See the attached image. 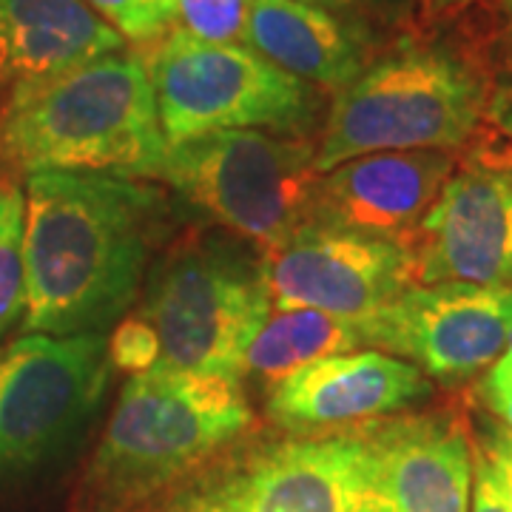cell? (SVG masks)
<instances>
[{"label":"cell","mask_w":512,"mask_h":512,"mask_svg":"<svg viewBox=\"0 0 512 512\" xmlns=\"http://www.w3.org/2000/svg\"><path fill=\"white\" fill-rule=\"evenodd\" d=\"M168 154L146 57L111 52L18 86L0 103V163L20 174L160 177Z\"/></svg>","instance_id":"cell-2"},{"label":"cell","mask_w":512,"mask_h":512,"mask_svg":"<svg viewBox=\"0 0 512 512\" xmlns=\"http://www.w3.org/2000/svg\"><path fill=\"white\" fill-rule=\"evenodd\" d=\"M126 49L83 0H0V97Z\"/></svg>","instance_id":"cell-16"},{"label":"cell","mask_w":512,"mask_h":512,"mask_svg":"<svg viewBox=\"0 0 512 512\" xmlns=\"http://www.w3.org/2000/svg\"><path fill=\"white\" fill-rule=\"evenodd\" d=\"M362 322L365 348L393 353L444 384L487 370L512 339V285H410Z\"/></svg>","instance_id":"cell-11"},{"label":"cell","mask_w":512,"mask_h":512,"mask_svg":"<svg viewBox=\"0 0 512 512\" xmlns=\"http://www.w3.org/2000/svg\"><path fill=\"white\" fill-rule=\"evenodd\" d=\"M242 379L148 367L131 373L74 498V512H140L251 427Z\"/></svg>","instance_id":"cell-3"},{"label":"cell","mask_w":512,"mask_h":512,"mask_svg":"<svg viewBox=\"0 0 512 512\" xmlns=\"http://www.w3.org/2000/svg\"><path fill=\"white\" fill-rule=\"evenodd\" d=\"M245 43L293 77L336 92L370 63L362 23L302 0H254Z\"/></svg>","instance_id":"cell-17"},{"label":"cell","mask_w":512,"mask_h":512,"mask_svg":"<svg viewBox=\"0 0 512 512\" xmlns=\"http://www.w3.org/2000/svg\"><path fill=\"white\" fill-rule=\"evenodd\" d=\"M470 3H473V0H421L424 12H430V15L458 12V9H464V6H470Z\"/></svg>","instance_id":"cell-26"},{"label":"cell","mask_w":512,"mask_h":512,"mask_svg":"<svg viewBox=\"0 0 512 512\" xmlns=\"http://www.w3.org/2000/svg\"><path fill=\"white\" fill-rule=\"evenodd\" d=\"M470 512H512L490 461L478 453L476 444H473V501H470Z\"/></svg>","instance_id":"cell-24"},{"label":"cell","mask_w":512,"mask_h":512,"mask_svg":"<svg viewBox=\"0 0 512 512\" xmlns=\"http://www.w3.org/2000/svg\"><path fill=\"white\" fill-rule=\"evenodd\" d=\"M123 40L157 43L177 26L180 0H83Z\"/></svg>","instance_id":"cell-21"},{"label":"cell","mask_w":512,"mask_h":512,"mask_svg":"<svg viewBox=\"0 0 512 512\" xmlns=\"http://www.w3.org/2000/svg\"><path fill=\"white\" fill-rule=\"evenodd\" d=\"M23 217V188L9 177H0V350L6 348V336L23 325L26 316Z\"/></svg>","instance_id":"cell-19"},{"label":"cell","mask_w":512,"mask_h":512,"mask_svg":"<svg viewBox=\"0 0 512 512\" xmlns=\"http://www.w3.org/2000/svg\"><path fill=\"white\" fill-rule=\"evenodd\" d=\"M254 0H180L177 26L205 43H245Z\"/></svg>","instance_id":"cell-22"},{"label":"cell","mask_w":512,"mask_h":512,"mask_svg":"<svg viewBox=\"0 0 512 512\" xmlns=\"http://www.w3.org/2000/svg\"><path fill=\"white\" fill-rule=\"evenodd\" d=\"M419 367L384 350H350L296 367L268 390V419L293 433L362 427L430 399Z\"/></svg>","instance_id":"cell-13"},{"label":"cell","mask_w":512,"mask_h":512,"mask_svg":"<svg viewBox=\"0 0 512 512\" xmlns=\"http://www.w3.org/2000/svg\"><path fill=\"white\" fill-rule=\"evenodd\" d=\"M271 308L268 259L228 237L191 234L154 265L134 319L157 345L154 367L239 379Z\"/></svg>","instance_id":"cell-5"},{"label":"cell","mask_w":512,"mask_h":512,"mask_svg":"<svg viewBox=\"0 0 512 512\" xmlns=\"http://www.w3.org/2000/svg\"><path fill=\"white\" fill-rule=\"evenodd\" d=\"M0 103H3V100H0Z\"/></svg>","instance_id":"cell-28"},{"label":"cell","mask_w":512,"mask_h":512,"mask_svg":"<svg viewBox=\"0 0 512 512\" xmlns=\"http://www.w3.org/2000/svg\"><path fill=\"white\" fill-rule=\"evenodd\" d=\"M476 450L490 461L495 478L504 490V498L512 510V430L498 424H481V433L476 439Z\"/></svg>","instance_id":"cell-23"},{"label":"cell","mask_w":512,"mask_h":512,"mask_svg":"<svg viewBox=\"0 0 512 512\" xmlns=\"http://www.w3.org/2000/svg\"><path fill=\"white\" fill-rule=\"evenodd\" d=\"M157 512H384L359 430L256 441L208 461Z\"/></svg>","instance_id":"cell-8"},{"label":"cell","mask_w":512,"mask_h":512,"mask_svg":"<svg viewBox=\"0 0 512 512\" xmlns=\"http://www.w3.org/2000/svg\"><path fill=\"white\" fill-rule=\"evenodd\" d=\"M490 86L467 49L436 40H402L370 60L336 92L322 143L319 177L382 151H458L484 128Z\"/></svg>","instance_id":"cell-4"},{"label":"cell","mask_w":512,"mask_h":512,"mask_svg":"<svg viewBox=\"0 0 512 512\" xmlns=\"http://www.w3.org/2000/svg\"><path fill=\"white\" fill-rule=\"evenodd\" d=\"M473 55L490 86L484 128L512 140V0H495L490 35Z\"/></svg>","instance_id":"cell-20"},{"label":"cell","mask_w":512,"mask_h":512,"mask_svg":"<svg viewBox=\"0 0 512 512\" xmlns=\"http://www.w3.org/2000/svg\"><path fill=\"white\" fill-rule=\"evenodd\" d=\"M146 63L168 146L234 128L302 134L319 111L311 83L248 43H205L171 29Z\"/></svg>","instance_id":"cell-7"},{"label":"cell","mask_w":512,"mask_h":512,"mask_svg":"<svg viewBox=\"0 0 512 512\" xmlns=\"http://www.w3.org/2000/svg\"><path fill=\"white\" fill-rule=\"evenodd\" d=\"M384 512H470L473 439L456 413L387 416L356 427Z\"/></svg>","instance_id":"cell-14"},{"label":"cell","mask_w":512,"mask_h":512,"mask_svg":"<svg viewBox=\"0 0 512 512\" xmlns=\"http://www.w3.org/2000/svg\"><path fill=\"white\" fill-rule=\"evenodd\" d=\"M23 333L111 328L137 299L165 197L137 177L35 171L26 177Z\"/></svg>","instance_id":"cell-1"},{"label":"cell","mask_w":512,"mask_h":512,"mask_svg":"<svg viewBox=\"0 0 512 512\" xmlns=\"http://www.w3.org/2000/svg\"><path fill=\"white\" fill-rule=\"evenodd\" d=\"M160 177L262 254H279L313 220L316 148L259 128L211 131L168 146Z\"/></svg>","instance_id":"cell-6"},{"label":"cell","mask_w":512,"mask_h":512,"mask_svg":"<svg viewBox=\"0 0 512 512\" xmlns=\"http://www.w3.org/2000/svg\"><path fill=\"white\" fill-rule=\"evenodd\" d=\"M456 168L453 151H382L319 177L313 220L410 239Z\"/></svg>","instance_id":"cell-15"},{"label":"cell","mask_w":512,"mask_h":512,"mask_svg":"<svg viewBox=\"0 0 512 512\" xmlns=\"http://www.w3.org/2000/svg\"><path fill=\"white\" fill-rule=\"evenodd\" d=\"M410 237L416 285H512V140L481 128Z\"/></svg>","instance_id":"cell-10"},{"label":"cell","mask_w":512,"mask_h":512,"mask_svg":"<svg viewBox=\"0 0 512 512\" xmlns=\"http://www.w3.org/2000/svg\"><path fill=\"white\" fill-rule=\"evenodd\" d=\"M302 3H313V6H322V9H359L365 6L370 0H302Z\"/></svg>","instance_id":"cell-27"},{"label":"cell","mask_w":512,"mask_h":512,"mask_svg":"<svg viewBox=\"0 0 512 512\" xmlns=\"http://www.w3.org/2000/svg\"><path fill=\"white\" fill-rule=\"evenodd\" d=\"M365 348V333L359 319L336 316L325 311H276L259 328L254 342L248 345L239 367V379L251 376L268 384V390L279 379H285L296 367Z\"/></svg>","instance_id":"cell-18"},{"label":"cell","mask_w":512,"mask_h":512,"mask_svg":"<svg viewBox=\"0 0 512 512\" xmlns=\"http://www.w3.org/2000/svg\"><path fill=\"white\" fill-rule=\"evenodd\" d=\"M268 282L274 311L308 308L365 319L419 276L410 239L311 220L271 256Z\"/></svg>","instance_id":"cell-12"},{"label":"cell","mask_w":512,"mask_h":512,"mask_svg":"<svg viewBox=\"0 0 512 512\" xmlns=\"http://www.w3.org/2000/svg\"><path fill=\"white\" fill-rule=\"evenodd\" d=\"M111 370L106 330L23 333L0 350V478L57 456L97 413Z\"/></svg>","instance_id":"cell-9"},{"label":"cell","mask_w":512,"mask_h":512,"mask_svg":"<svg viewBox=\"0 0 512 512\" xmlns=\"http://www.w3.org/2000/svg\"><path fill=\"white\" fill-rule=\"evenodd\" d=\"M501 390H512V339L504 353L487 367L484 379L478 384V396H490V393H501Z\"/></svg>","instance_id":"cell-25"}]
</instances>
